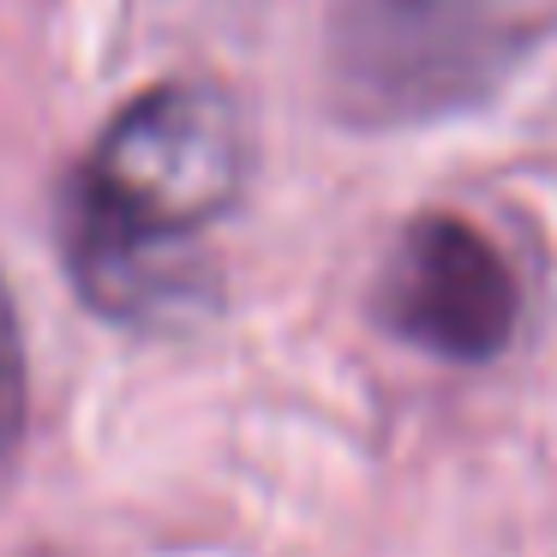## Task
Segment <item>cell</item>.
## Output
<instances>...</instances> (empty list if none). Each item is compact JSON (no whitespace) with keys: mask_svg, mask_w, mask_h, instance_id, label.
<instances>
[{"mask_svg":"<svg viewBox=\"0 0 557 557\" xmlns=\"http://www.w3.org/2000/svg\"><path fill=\"white\" fill-rule=\"evenodd\" d=\"M557 37V0H330L324 90L360 133L492 102Z\"/></svg>","mask_w":557,"mask_h":557,"instance_id":"1","label":"cell"},{"mask_svg":"<svg viewBox=\"0 0 557 557\" xmlns=\"http://www.w3.org/2000/svg\"><path fill=\"white\" fill-rule=\"evenodd\" d=\"M377 318L389 336L449 366H485L516 342L521 288L504 246L468 216H413L377 276Z\"/></svg>","mask_w":557,"mask_h":557,"instance_id":"3","label":"cell"},{"mask_svg":"<svg viewBox=\"0 0 557 557\" xmlns=\"http://www.w3.org/2000/svg\"><path fill=\"white\" fill-rule=\"evenodd\" d=\"M246 186V126L228 90L174 78L133 97L102 126L66 186V222L145 246H198Z\"/></svg>","mask_w":557,"mask_h":557,"instance_id":"2","label":"cell"},{"mask_svg":"<svg viewBox=\"0 0 557 557\" xmlns=\"http://www.w3.org/2000/svg\"><path fill=\"white\" fill-rule=\"evenodd\" d=\"M25 413H30L25 336H18V318H13V294L0 282V485L13 480V461L25 449Z\"/></svg>","mask_w":557,"mask_h":557,"instance_id":"4","label":"cell"}]
</instances>
